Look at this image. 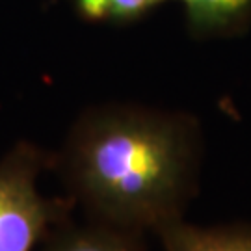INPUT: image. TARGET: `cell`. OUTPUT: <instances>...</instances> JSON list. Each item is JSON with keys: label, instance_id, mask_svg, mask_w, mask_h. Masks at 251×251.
Returning a JSON list of instances; mask_svg holds the SVG:
<instances>
[{"label": "cell", "instance_id": "obj_3", "mask_svg": "<svg viewBox=\"0 0 251 251\" xmlns=\"http://www.w3.org/2000/svg\"><path fill=\"white\" fill-rule=\"evenodd\" d=\"M43 251H147V234L91 220L75 224L69 216L47 234Z\"/></svg>", "mask_w": 251, "mask_h": 251}, {"label": "cell", "instance_id": "obj_2", "mask_svg": "<svg viewBox=\"0 0 251 251\" xmlns=\"http://www.w3.org/2000/svg\"><path fill=\"white\" fill-rule=\"evenodd\" d=\"M54 158L28 142H19L0 160V251H34L56 225L75 210V201L49 199L37 180Z\"/></svg>", "mask_w": 251, "mask_h": 251}, {"label": "cell", "instance_id": "obj_4", "mask_svg": "<svg viewBox=\"0 0 251 251\" xmlns=\"http://www.w3.org/2000/svg\"><path fill=\"white\" fill-rule=\"evenodd\" d=\"M154 234L164 251H251V227L246 225L198 227L179 220Z\"/></svg>", "mask_w": 251, "mask_h": 251}, {"label": "cell", "instance_id": "obj_6", "mask_svg": "<svg viewBox=\"0 0 251 251\" xmlns=\"http://www.w3.org/2000/svg\"><path fill=\"white\" fill-rule=\"evenodd\" d=\"M78 13L93 21H130L164 0H71Z\"/></svg>", "mask_w": 251, "mask_h": 251}, {"label": "cell", "instance_id": "obj_5", "mask_svg": "<svg viewBox=\"0 0 251 251\" xmlns=\"http://www.w3.org/2000/svg\"><path fill=\"white\" fill-rule=\"evenodd\" d=\"M186 8L190 26L198 32H218L242 23L251 13V0H177Z\"/></svg>", "mask_w": 251, "mask_h": 251}, {"label": "cell", "instance_id": "obj_1", "mask_svg": "<svg viewBox=\"0 0 251 251\" xmlns=\"http://www.w3.org/2000/svg\"><path fill=\"white\" fill-rule=\"evenodd\" d=\"M199 162L194 117L114 104L88 110L73 125L54 166L86 220L147 234L182 220Z\"/></svg>", "mask_w": 251, "mask_h": 251}]
</instances>
